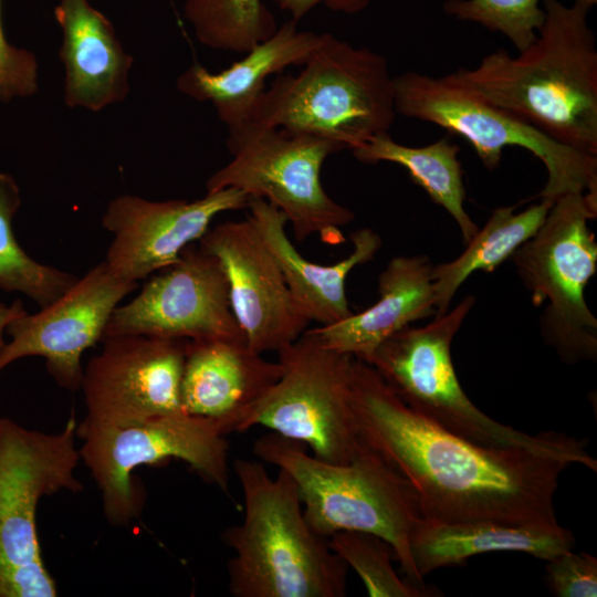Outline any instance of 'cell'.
Segmentation results:
<instances>
[{
  "label": "cell",
  "mask_w": 597,
  "mask_h": 597,
  "mask_svg": "<svg viewBox=\"0 0 597 597\" xmlns=\"http://www.w3.org/2000/svg\"><path fill=\"white\" fill-rule=\"evenodd\" d=\"M350 406L362 440L410 483L422 519L557 522L554 495L568 462L457 437L411 410L369 364L356 358Z\"/></svg>",
  "instance_id": "6da1fadb"
},
{
  "label": "cell",
  "mask_w": 597,
  "mask_h": 597,
  "mask_svg": "<svg viewBox=\"0 0 597 597\" xmlns=\"http://www.w3.org/2000/svg\"><path fill=\"white\" fill-rule=\"evenodd\" d=\"M535 40L516 56L501 49L459 76L481 96L552 139L597 156V44L591 4L543 0Z\"/></svg>",
  "instance_id": "7a4b0ae2"
},
{
  "label": "cell",
  "mask_w": 597,
  "mask_h": 597,
  "mask_svg": "<svg viewBox=\"0 0 597 597\" xmlns=\"http://www.w3.org/2000/svg\"><path fill=\"white\" fill-rule=\"evenodd\" d=\"M233 470L244 501L241 523L222 541L232 549L228 583L234 597H344L348 566L326 537L308 525L294 480L283 469L271 478L256 460Z\"/></svg>",
  "instance_id": "3957f363"
},
{
  "label": "cell",
  "mask_w": 597,
  "mask_h": 597,
  "mask_svg": "<svg viewBox=\"0 0 597 597\" xmlns=\"http://www.w3.org/2000/svg\"><path fill=\"white\" fill-rule=\"evenodd\" d=\"M474 303V296L467 295L428 325L399 329L377 347L369 365L411 410L457 437L483 447L544 453L596 472L587 440L556 431L516 430L489 417L465 395L451 345Z\"/></svg>",
  "instance_id": "277c9868"
},
{
  "label": "cell",
  "mask_w": 597,
  "mask_h": 597,
  "mask_svg": "<svg viewBox=\"0 0 597 597\" xmlns=\"http://www.w3.org/2000/svg\"><path fill=\"white\" fill-rule=\"evenodd\" d=\"M396 115L387 59L323 33L297 74L275 75L245 125L312 134L352 150L388 133Z\"/></svg>",
  "instance_id": "5b68a950"
},
{
  "label": "cell",
  "mask_w": 597,
  "mask_h": 597,
  "mask_svg": "<svg viewBox=\"0 0 597 597\" xmlns=\"http://www.w3.org/2000/svg\"><path fill=\"white\" fill-rule=\"evenodd\" d=\"M253 453L291 475L304 516L316 534H375L392 547L406 578L425 584L409 543L412 528L422 519L416 493L374 449L365 443L350 462L331 463L310 454L303 443L272 431L254 441Z\"/></svg>",
  "instance_id": "8992f818"
},
{
  "label": "cell",
  "mask_w": 597,
  "mask_h": 597,
  "mask_svg": "<svg viewBox=\"0 0 597 597\" xmlns=\"http://www.w3.org/2000/svg\"><path fill=\"white\" fill-rule=\"evenodd\" d=\"M397 115L438 125L464 138L490 170L506 147H521L545 166L540 199L565 193L597 199V156L565 146L471 88L455 72L433 77L410 71L394 76Z\"/></svg>",
  "instance_id": "52a82bcc"
},
{
  "label": "cell",
  "mask_w": 597,
  "mask_h": 597,
  "mask_svg": "<svg viewBox=\"0 0 597 597\" xmlns=\"http://www.w3.org/2000/svg\"><path fill=\"white\" fill-rule=\"evenodd\" d=\"M231 160L206 182L207 192L235 188L281 210L297 240L317 234L322 242L345 241L342 227L354 212L325 191L321 170L344 148L327 138L276 127L241 126L228 130Z\"/></svg>",
  "instance_id": "ba28073f"
},
{
  "label": "cell",
  "mask_w": 597,
  "mask_h": 597,
  "mask_svg": "<svg viewBox=\"0 0 597 597\" xmlns=\"http://www.w3.org/2000/svg\"><path fill=\"white\" fill-rule=\"evenodd\" d=\"M596 217L597 200L586 193L562 195L512 255L532 303L547 302L541 334L566 364L597 357V320L584 294L597 270V242L588 227Z\"/></svg>",
  "instance_id": "9c48e42d"
},
{
  "label": "cell",
  "mask_w": 597,
  "mask_h": 597,
  "mask_svg": "<svg viewBox=\"0 0 597 597\" xmlns=\"http://www.w3.org/2000/svg\"><path fill=\"white\" fill-rule=\"evenodd\" d=\"M352 356L326 347L311 329L277 352L282 375L247 418L308 446L331 463L350 462L364 447L350 406Z\"/></svg>",
  "instance_id": "30bf717a"
},
{
  "label": "cell",
  "mask_w": 597,
  "mask_h": 597,
  "mask_svg": "<svg viewBox=\"0 0 597 597\" xmlns=\"http://www.w3.org/2000/svg\"><path fill=\"white\" fill-rule=\"evenodd\" d=\"M81 460L96 482L107 521L128 524L139 513L132 472L170 458L187 462L207 483L229 494V443L213 421L184 410L126 427L77 423Z\"/></svg>",
  "instance_id": "8fae6325"
},
{
  "label": "cell",
  "mask_w": 597,
  "mask_h": 597,
  "mask_svg": "<svg viewBox=\"0 0 597 597\" xmlns=\"http://www.w3.org/2000/svg\"><path fill=\"white\" fill-rule=\"evenodd\" d=\"M125 335L245 341L221 263L192 243L175 264L146 282L135 298L112 312L101 342Z\"/></svg>",
  "instance_id": "7c38bea8"
},
{
  "label": "cell",
  "mask_w": 597,
  "mask_h": 597,
  "mask_svg": "<svg viewBox=\"0 0 597 597\" xmlns=\"http://www.w3.org/2000/svg\"><path fill=\"white\" fill-rule=\"evenodd\" d=\"M73 412L54 433L0 418V574L43 562L35 526L40 500L83 490L75 475L81 460Z\"/></svg>",
  "instance_id": "4fadbf2b"
},
{
  "label": "cell",
  "mask_w": 597,
  "mask_h": 597,
  "mask_svg": "<svg viewBox=\"0 0 597 597\" xmlns=\"http://www.w3.org/2000/svg\"><path fill=\"white\" fill-rule=\"evenodd\" d=\"M187 339L125 335L103 341L83 369L82 427H126L182 410Z\"/></svg>",
  "instance_id": "5bb4252c"
},
{
  "label": "cell",
  "mask_w": 597,
  "mask_h": 597,
  "mask_svg": "<svg viewBox=\"0 0 597 597\" xmlns=\"http://www.w3.org/2000/svg\"><path fill=\"white\" fill-rule=\"evenodd\" d=\"M136 287L100 262L61 297L9 323L11 341L0 349V373L20 358L41 356L60 387L78 390L82 354L101 342L112 312Z\"/></svg>",
  "instance_id": "9a60e30c"
},
{
  "label": "cell",
  "mask_w": 597,
  "mask_h": 597,
  "mask_svg": "<svg viewBox=\"0 0 597 597\" xmlns=\"http://www.w3.org/2000/svg\"><path fill=\"white\" fill-rule=\"evenodd\" d=\"M199 245L221 263L232 312L251 348L277 353L306 331L310 320L249 217L209 228Z\"/></svg>",
  "instance_id": "2e32d148"
},
{
  "label": "cell",
  "mask_w": 597,
  "mask_h": 597,
  "mask_svg": "<svg viewBox=\"0 0 597 597\" xmlns=\"http://www.w3.org/2000/svg\"><path fill=\"white\" fill-rule=\"evenodd\" d=\"M250 197L235 188L207 192L201 199L151 201L133 195L113 199L103 227L114 234L106 259L121 279L136 282L175 264L221 212L248 209Z\"/></svg>",
  "instance_id": "e0dca14e"
},
{
  "label": "cell",
  "mask_w": 597,
  "mask_h": 597,
  "mask_svg": "<svg viewBox=\"0 0 597 597\" xmlns=\"http://www.w3.org/2000/svg\"><path fill=\"white\" fill-rule=\"evenodd\" d=\"M180 386L182 410L213 421L227 436L242 432L255 406L282 375L245 341H186Z\"/></svg>",
  "instance_id": "ac0fdd59"
},
{
  "label": "cell",
  "mask_w": 597,
  "mask_h": 597,
  "mask_svg": "<svg viewBox=\"0 0 597 597\" xmlns=\"http://www.w3.org/2000/svg\"><path fill=\"white\" fill-rule=\"evenodd\" d=\"M322 39L323 33L300 30L296 21L289 20L228 69L212 73L193 62L176 85L182 94L211 103L219 121L228 130L234 129L250 121L266 80L290 66L304 65Z\"/></svg>",
  "instance_id": "d6986e66"
},
{
  "label": "cell",
  "mask_w": 597,
  "mask_h": 597,
  "mask_svg": "<svg viewBox=\"0 0 597 597\" xmlns=\"http://www.w3.org/2000/svg\"><path fill=\"white\" fill-rule=\"evenodd\" d=\"M54 15L63 32L60 60L65 71V104L98 112L123 102L134 59L112 22L88 0H60Z\"/></svg>",
  "instance_id": "ffe728a7"
},
{
  "label": "cell",
  "mask_w": 597,
  "mask_h": 597,
  "mask_svg": "<svg viewBox=\"0 0 597 597\" xmlns=\"http://www.w3.org/2000/svg\"><path fill=\"white\" fill-rule=\"evenodd\" d=\"M249 218L256 227L280 266L285 282L310 322L329 325L350 316L346 296V280L358 265L374 259L381 248V238L370 228L350 234L353 251L334 264L324 265L306 260L290 241L286 216L261 198H250Z\"/></svg>",
  "instance_id": "44dd1931"
},
{
  "label": "cell",
  "mask_w": 597,
  "mask_h": 597,
  "mask_svg": "<svg viewBox=\"0 0 597 597\" xmlns=\"http://www.w3.org/2000/svg\"><path fill=\"white\" fill-rule=\"evenodd\" d=\"M432 266L426 255L392 258L378 276L379 297L375 304L312 331L326 347L369 364L387 337L436 315Z\"/></svg>",
  "instance_id": "7402d4cb"
},
{
  "label": "cell",
  "mask_w": 597,
  "mask_h": 597,
  "mask_svg": "<svg viewBox=\"0 0 597 597\" xmlns=\"http://www.w3.org/2000/svg\"><path fill=\"white\" fill-rule=\"evenodd\" d=\"M410 552L419 576L461 565L491 552H520L549 561L573 549V532L554 523L512 524L499 521L437 523L421 519L410 533Z\"/></svg>",
  "instance_id": "603a6c76"
},
{
  "label": "cell",
  "mask_w": 597,
  "mask_h": 597,
  "mask_svg": "<svg viewBox=\"0 0 597 597\" xmlns=\"http://www.w3.org/2000/svg\"><path fill=\"white\" fill-rule=\"evenodd\" d=\"M459 151L460 147L448 138L411 147L394 140L389 132L352 149L353 156L360 163L375 165L387 161L404 167L412 181L453 218L467 243L479 228L463 206L465 189Z\"/></svg>",
  "instance_id": "cb8c5ba5"
},
{
  "label": "cell",
  "mask_w": 597,
  "mask_h": 597,
  "mask_svg": "<svg viewBox=\"0 0 597 597\" xmlns=\"http://www.w3.org/2000/svg\"><path fill=\"white\" fill-rule=\"evenodd\" d=\"M554 201L538 203L515 212V207L496 208L484 227L467 242L454 260L432 266L436 291V315L449 311L458 289L475 271L493 272L528 240L545 220Z\"/></svg>",
  "instance_id": "d4e9b609"
},
{
  "label": "cell",
  "mask_w": 597,
  "mask_h": 597,
  "mask_svg": "<svg viewBox=\"0 0 597 597\" xmlns=\"http://www.w3.org/2000/svg\"><path fill=\"white\" fill-rule=\"evenodd\" d=\"M20 206L15 179L0 172V289L22 293L44 307L67 292L80 277L33 260L21 248L12 227Z\"/></svg>",
  "instance_id": "484cf974"
},
{
  "label": "cell",
  "mask_w": 597,
  "mask_h": 597,
  "mask_svg": "<svg viewBox=\"0 0 597 597\" xmlns=\"http://www.w3.org/2000/svg\"><path fill=\"white\" fill-rule=\"evenodd\" d=\"M184 12L198 40L214 50L245 53L277 29L263 0H186Z\"/></svg>",
  "instance_id": "4316f807"
},
{
  "label": "cell",
  "mask_w": 597,
  "mask_h": 597,
  "mask_svg": "<svg viewBox=\"0 0 597 597\" xmlns=\"http://www.w3.org/2000/svg\"><path fill=\"white\" fill-rule=\"evenodd\" d=\"M331 549L352 567L374 597H437L441 590L401 578L392 566V547L381 537L359 531H342L327 540Z\"/></svg>",
  "instance_id": "83f0119b"
},
{
  "label": "cell",
  "mask_w": 597,
  "mask_h": 597,
  "mask_svg": "<svg viewBox=\"0 0 597 597\" xmlns=\"http://www.w3.org/2000/svg\"><path fill=\"white\" fill-rule=\"evenodd\" d=\"M543 0H447L444 13L457 20L478 23L505 35L520 52L536 38L544 20ZM591 6L597 0H578Z\"/></svg>",
  "instance_id": "f1b7e54d"
},
{
  "label": "cell",
  "mask_w": 597,
  "mask_h": 597,
  "mask_svg": "<svg viewBox=\"0 0 597 597\" xmlns=\"http://www.w3.org/2000/svg\"><path fill=\"white\" fill-rule=\"evenodd\" d=\"M545 579L556 597H596L597 558L585 552L566 551L546 561Z\"/></svg>",
  "instance_id": "f546056e"
},
{
  "label": "cell",
  "mask_w": 597,
  "mask_h": 597,
  "mask_svg": "<svg viewBox=\"0 0 597 597\" xmlns=\"http://www.w3.org/2000/svg\"><path fill=\"white\" fill-rule=\"evenodd\" d=\"M39 64L35 55L11 44L6 38L0 0V102L29 97L39 86Z\"/></svg>",
  "instance_id": "4dcf8cb0"
},
{
  "label": "cell",
  "mask_w": 597,
  "mask_h": 597,
  "mask_svg": "<svg viewBox=\"0 0 597 597\" xmlns=\"http://www.w3.org/2000/svg\"><path fill=\"white\" fill-rule=\"evenodd\" d=\"M57 589L43 562L0 574V597H55Z\"/></svg>",
  "instance_id": "1f68e13d"
},
{
  "label": "cell",
  "mask_w": 597,
  "mask_h": 597,
  "mask_svg": "<svg viewBox=\"0 0 597 597\" xmlns=\"http://www.w3.org/2000/svg\"><path fill=\"white\" fill-rule=\"evenodd\" d=\"M274 2L281 10L291 14V20L298 22L320 4L334 12L356 14L365 10L370 0H274Z\"/></svg>",
  "instance_id": "d6a6232c"
},
{
  "label": "cell",
  "mask_w": 597,
  "mask_h": 597,
  "mask_svg": "<svg viewBox=\"0 0 597 597\" xmlns=\"http://www.w3.org/2000/svg\"><path fill=\"white\" fill-rule=\"evenodd\" d=\"M27 311L21 301H15L9 306L0 304V349L6 344L3 336L9 323Z\"/></svg>",
  "instance_id": "836d02e7"
}]
</instances>
